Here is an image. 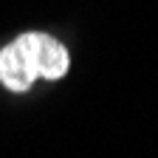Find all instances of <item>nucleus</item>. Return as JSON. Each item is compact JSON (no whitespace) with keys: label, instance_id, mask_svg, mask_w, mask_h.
<instances>
[{"label":"nucleus","instance_id":"f257e3e1","mask_svg":"<svg viewBox=\"0 0 158 158\" xmlns=\"http://www.w3.org/2000/svg\"><path fill=\"white\" fill-rule=\"evenodd\" d=\"M34 79H37V65L28 51V43L26 37H17L14 43H9L0 51V82L9 90L23 93L34 85Z\"/></svg>","mask_w":158,"mask_h":158},{"label":"nucleus","instance_id":"f03ea898","mask_svg":"<svg viewBox=\"0 0 158 158\" xmlns=\"http://www.w3.org/2000/svg\"><path fill=\"white\" fill-rule=\"evenodd\" d=\"M28 51L34 56V65H37V76L43 79H59L68 71V51L62 43H56L54 37L48 34H23Z\"/></svg>","mask_w":158,"mask_h":158}]
</instances>
